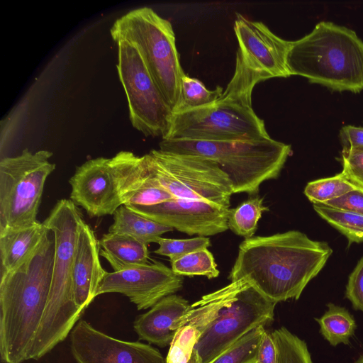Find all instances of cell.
<instances>
[{"label":"cell","mask_w":363,"mask_h":363,"mask_svg":"<svg viewBox=\"0 0 363 363\" xmlns=\"http://www.w3.org/2000/svg\"><path fill=\"white\" fill-rule=\"evenodd\" d=\"M332 253L328 242L298 230L252 237L240 243L228 278L246 279L277 303L297 300Z\"/></svg>","instance_id":"6da1fadb"},{"label":"cell","mask_w":363,"mask_h":363,"mask_svg":"<svg viewBox=\"0 0 363 363\" xmlns=\"http://www.w3.org/2000/svg\"><path fill=\"white\" fill-rule=\"evenodd\" d=\"M48 235L23 264L1 275L0 353L4 363L30 359L52 281L55 242Z\"/></svg>","instance_id":"7a4b0ae2"},{"label":"cell","mask_w":363,"mask_h":363,"mask_svg":"<svg viewBox=\"0 0 363 363\" xmlns=\"http://www.w3.org/2000/svg\"><path fill=\"white\" fill-rule=\"evenodd\" d=\"M84 221L70 199H60L43 222L55 242L52 281L44 314L30 359H38L63 341L79 320L72 294V267L79 229Z\"/></svg>","instance_id":"3957f363"},{"label":"cell","mask_w":363,"mask_h":363,"mask_svg":"<svg viewBox=\"0 0 363 363\" xmlns=\"http://www.w3.org/2000/svg\"><path fill=\"white\" fill-rule=\"evenodd\" d=\"M291 75L333 91H363V40L355 31L320 21L311 32L291 41L287 57Z\"/></svg>","instance_id":"277c9868"},{"label":"cell","mask_w":363,"mask_h":363,"mask_svg":"<svg viewBox=\"0 0 363 363\" xmlns=\"http://www.w3.org/2000/svg\"><path fill=\"white\" fill-rule=\"evenodd\" d=\"M164 152L195 155L216 162L228 176L233 194H256L265 181L279 175L291 153L290 145L271 138L257 140L212 142L162 140Z\"/></svg>","instance_id":"5b68a950"},{"label":"cell","mask_w":363,"mask_h":363,"mask_svg":"<svg viewBox=\"0 0 363 363\" xmlns=\"http://www.w3.org/2000/svg\"><path fill=\"white\" fill-rule=\"evenodd\" d=\"M111 35L113 39L127 40L138 48L156 86L173 110L185 74L169 21L152 9L142 7L117 19Z\"/></svg>","instance_id":"8992f818"},{"label":"cell","mask_w":363,"mask_h":363,"mask_svg":"<svg viewBox=\"0 0 363 363\" xmlns=\"http://www.w3.org/2000/svg\"><path fill=\"white\" fill-rule=\"evenodd\" d=\"M234 30L239 45L235 69L222 96L252 104L257 83L291 76L287 66L291 41L275 35L264 23L238 13Z\"/></svg>","instance_id":"52a82bcc"},{"label":"cell","mask_w":363,"mask_h":363,"mask_svg":"<svg viewBox=\"0 0 363 363\" xmlns=\"http://www.w3.org/2000/svg\"><path fill=\"white\" fill-rule=\"evenodd\" d=\"M52 152L25 149L0 161V233L35 225L45 184L55 170Z\"/></svg>","instance_id":"ba28073f"},{"label":"cell","mask_w":363,"mask_h":363,"mask_svg":"<svg viewBox=\"0 0 363 363\" xmlns=\"http://www.w3.org/2000/svg\"><path fill=\"white\" fill-rule=\"evenodd\" d=\"M144 158L150 174L174 198L203 201L230 208L232 184L216 162L160 149L151 150Z\"/></svg>","instance_id":"9c48e42d"},{"label":"cell","mask_w":363,"mask_h":363,"mask_svg":"<svg viewBox=\"0 0 363 363\" xmlns=\"http://www.w3.org/2000/svg\"><path fill=\"white\" fill-rule=\"evenodd\" d=\"M269 138L264 121L252 104L221 96L211 105L173 114L162 140L224 142Z\"/></svg>","instance_id":"30bf717a"},{"label":"cell","mask_w":363,"mask_h":363,"mask_svg":"<svg viewBox=\"0 0 363 363\" xmlns=\"http://www.w3.org/2000/svg\"><path fill=\"white\" fill-rule=\"evenodd\" d=\"M113 40L118 46L117 69L133 126L146 136L164 139L170 127L172 109L153 81L138 48L127 40Z\"/></svg>","instance_id":"8fae6325"},{"label":"cell","mask_w":363,"mask_h":363,"mask_svg":"<svg viewBox=\"0 0 363 363\" xmlns=\"http://www.w3.org/2000/svg\"><path fill=\"white\" fill-rule=\"evenodd\" d=\"M195 345L201 363H209L252 330L273 320L277 302L246 279Z\"/></svg>","instance_id":"7c38bea8"},{"label":"cell","mask_w":363,"mask_h":363,"mask_svg":"<svg viewBox=\"0 0 363 363\" xmlns=\"http://www.w3.org/2000/svg\"><path fill=\"white\" fill-rule=\"evenodd\" d=\"M183 283L182 276L155 262L121 272H106L97 288L96 296L106 293L121 294L138 310H145L179 291Z\"/></svg>","instance_id":"4fadbf2b"},{"label":"cell","mask_w":363,"mask_h":363,"mask_svg":"<svg viewBox=\"0 0 363 363\" xmlns=\"http://www.w3.org/2000/svg\"><path fill=\"white\" fill-rule=\"evenodd\" d=\"M125 206L147 218L190 235L206 237L228 229L229 208L206 201L174 198L153 205Z\"/></svg>","instance_id":"5bb4252c"},{"label":"cell","mask_w":363,"mask_h":363,"mask_svg":"<svg viewBox=\"0 0 363 363\" xmlns=\"http://www.w3.org/2000/svg\"><path fill=\"white\" fill-rule=\"evenodd\" d=\"M70 340L77 363H167L156 348L113 338L83 320L73 328Z\"/></svg>","instance_id":"9a60e30c"},{"label":"cell","mask_w":363,"mask_h":363,"mask_svg":"<svg viewBox=\"0 0 363 363\" xmlns=\"http://www.w3.org/2000/svg\"><path fill=\"white\" fill-rule=\"evenodd\" d=\"M70 200L90 217L113 215L123 205L111 158L89 160L77 167L69 181Z\"/></svg>","instance_id":"2e32d148"},{"label":"cell","mask_w":363,"mask_h":363,"mask_svg":"<svg viewBox=\"0 0 363 363\" xmlns=\"http://www.w3.org/2000/svg\"><path fill=\"white\" fill-rule=\"evenodd\" d=\"M111 159L123 205L148 206L174 199L150 174L144 156L121 151Z\"/></svg>","instance_id":"e0dca14e"},{"label":"cell","mask_w":363,"mask_h":363,"mask_svg":"<svg viewBox=\"0 0 363 363\" xmlns=\"http://www.w3.org/2000/svg\"><path fill=\"white\" fill-rule=\"evenodd\" d=\"M99 248V240L84 220L77 241L72 275L74 301L82 311L96 296L97 288L106 273L100 262Z\"/></svg>","instance_id":"ac0fdd59"},{"label":"cell","mask_w":363,"mask_h":363,"mask_svg":"<svg viewBox=\"0 0 363 363\" xmlns=\"http://www.w3.org/2000/svg\"><path fill=\"white\" fill-rule=\"evenodd\" d=\"M191 308V305L183 297L167 296L136 318L134 330L139 339L164 347L171 343L179 328V320Z\"/></svg>","instance_id":"d6986e66"},{"label":"cell","mask_w":363,"mask_h":363,"mask_svg":"<svg viewBox=\"0 0 363 363\" xmlns=\"http://www.w3.org/2000/svg\"><path fill=\"white\" fill-rule=\"evenodd\" d=\"M50 230L43 223L0 233L1 275L23 264L37 250Z\"/></svg>","instance_id":"ffe728a7"},{"label":"cell","mask_w":363,"mask_h":363,"mask_svg":"<svg viewBox=\"0 0 363 363\" xmlns=\"http://www.w3.org/2000/svg\"><path fill=\"white\" fill-rule=\"evenodd\" d=\"M100 256L110 264L113 272L149 264L147 245L127 235L108 233L99 240Z\"/></svg>","instance_id":"44dd1931"},{"label":"cell","mask_w":363,"mask_h":363,"mask_svg":"<svg viewBox=\"0 0 363 363\" xmlns=\"http://www.w3.org/2000/svg\"><path fill=\"white\" fill-rule=\"evenodd\" d=\"M113 216V223L109 227L108 233L127 235L147 245L157 242L160 235L174 230L172 228L147 218L124 205L120 206Z\"/></svg>","instance_id":"7402d4cb"},{"label":"cell","mask_w":363,"mask_h":363,"mask_svg":"<svg viewBox=\"0 0 363 363\" xmlns=\"http://www.w3.org/2000/svg\"><path fill=\"white\" fill-rule=\"evenodd\" d=\"M328 310L315 320L320 325L323 337L332 345L348 344L357 325L347 309L333 303L327 304Z\"/></svg>","instance_id":"603a6c76"},{"label":"cell","mask_w":363,"mask_h":363,"mask_svg":"<svg viewBox=\"0 0 363 363\" xmlns=\"http://www.w3.org/2000/svg\"><path fill=\"white\" fill-rule=\"evenodd\" d=\"M223 93V89L220 86L214 90H209L198 79L184 74L182 78L177 102L172 110L173 114L211 105Z\"/></svg>","instance_id":"cb8c5ba5"},{"label":"cell","mask_w":363,"mask_h":363,"mask_svg":"<svg viewBox=\"0 0 363 363\" xmlns=\"http://www.w3.org/2000/svg\"><path fill=\"white\" fill-rule=\"evenodd\" d=\"M268 211L262 197L252 196L238 206L229 208L228 227L237 235L250 238L257 230L262 214Z\"/></svg>","instance_id":"d4e9b609"},{"label":"cell","mask_w":363,"mask_h":363,"mask_svg":"<svg viewBox=\"0 0 363 363\" xmlns=\"http://www.w3.org/2000/svg\"><path fill=\"white\" fill-rule=\"evenodd\" d=\"M317 214L352 243L363 242V216L323 204H313Z\"/></svg>","instance_id":"484cf974"},{"label":"cell","mask_w":363,"mask_h":363,"mask_svg":"<svg viewBox=\"0 0 363 363\" xmlns=\"http://www.w3.org/2000/svg\"><path fill=\"white\" fill-rule=\"evenodd\" d=\"M358 186L350 181L342 171L333 177L308 182L304 189V194L313 204H323Z\"/></svg>","instance_id":"4316f807"},{"label":"cell","mask_w":363,"mask_h":363,"mask_svg":"<svg viewBox=\"0 0 363 363\" xmlns=\"http://www.w3.org/2000/svg\"><path fill=\"white\" fill-rule=\"evenodd\" d=\"M277 350L276 363H312L306 342L282 327L271 333Z\"/></svg>","instance_id":"83f0119b"},{"label":"cell","mask_w":363,"mask_h":363,"mask_svg":"<svg viewBox=\"0 0 363 363\" xmlns=\"http://www.w3.org/2000/svg\"><path fill=\"white\" fill-rule=\"evenodd\" d=\"M171 267L176 274L182 277L204 276L213 279L220 274L213 255L208 249L193 252L171 262Z\"/></svg>","instance_id":"f1b7e54d"},{"label":"cell","mask_w":363,"mask_h":363,"mask_svg":"<svg viewBox=\"0 0 363 363\" xmlns=\"http://www.w3.org/2000/svg\"><path fill=\"white\" fill-rule=\"evenodd\" d=\"M264 326H259L209 363H257V353Z\"/></svg>","instance_id":"f546056e"},{"label":"cell","mask_w":363,"mask_h":363,"mask_svg":"<svg viewBox=\"0 0 363 363\" xmlns=\"http://www.w3.org/2000/svg\"><path fill=\"white\" fill-rule=\"evenodd\" d=\"M157 243L159 247L154 252L169 257L170 262L193 252L208 249L211 245L209 238L202 236L189 239H170L160 237Z\"/></svg>","instance_id":"4dcf8cb0"},{"label":"cell","mask_w":363,"mask_h":363,"mask_svg":"<svg viewBox=\"0 0 363 363\" xmlns=\"http://www.w3.org/2000/svg\"><path fill=\"white\" fill-rule=\"evenodd\" d=\"M342 172L354 184L363 187V148L342 149Z\"/></svg>","instance_id":"1f68e13d"},{"label":"cell","mask_w":363,"mask_h":363,"mask_svg":"<svg viewBox=\"0 0 363 363\" xmlns=\"http://www.w3.org/2000/svg\"><path fill=\"white\" fill-rule=\"evenodd\" d=\"M345 296L355 310L363 312V257L349 276Z\"/></svg>","instance_id":"d6a6232c"},{"label":"cell","mask_w":363,"mask_h":363,"mask_svg":"<svg viewBox=\"0 0 363 363\" xmlns=\"http://www.w3.org/2000/svg\"><path fill=\"white\" fill-rule=\"evenodd\" d=\"M323 205L363 216V187L358 186Z\"/></svg>","instance_id":"836d02e7"},{"label":"cell","mask_w":363,"mask_h":363,"mask_svg":"<svg viewBox=\"0 0 363 363\" xmlns=\"http://www.w3.org/2000/svg\"><path fill=\"white\" fill-rule=\"evenodd\" d=\"M342 149L363 148V127L343 126L339 134Z\"/></svg>","instance_id":"e575fe53"},{"label":"cell","mask_w":363,"mask_h":363,"mask_svg":"<svg viewBox=\"0 0 363 363\" xmlns=\"http://www.w3.org/2000/svg\"><path fill=\"white\" fill-rule=\"evenodd\" d=\"M277 350L272 334L265 330L258 349L257 363H276Z\"/></svg>","instance_id":"d590c367"},{"label":"cell","mask_w":363,"mask_h":363,"mask_svg":"<svg viewBox=\"0 0 363 363\" xmlns=\"http://www.w3.org/2000/svg\"><path fill=\"white\" fill-rule=\"evenodd\" d=\"M187 363H201L200 357L196 350H194L191 358Z\"/></svg>","instance_id":"8d00e7d4"},{"label":"cell","mask_w":363,"mask_h":363,"mask_svg":"<svg viewBox=\"0 0 363 363\" xmlns=\"http://www.w3.org/2000/svg\"><path fill=\"white\" fill-rule=\"evenodd\" d=\"M355 363H363V354L359 357V358L355 362Z\"/></svg>","instance_id":"74e56055"}]
</instances>
